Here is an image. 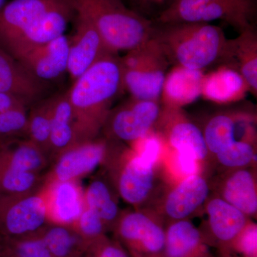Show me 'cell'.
Instances as JSON below:
<instances>
[{
    "instance_id": "cell-5",
    "label": "cell",
    "mask_w": 257,
    "mask_h": 257,
    "mask_svg": "<svg viewBox=\"0 0 257 257\" xmlns=\"http://www.w3.org/2000/svg\"><path fill=\"white\" fill-rule=\"evenodd\" d=\"M121 63L123 87L131 97L160 100L170 64L155 40L128 51Z\"/></svg>"
},
{
    "instance_id": "cell-35",
    "label": "cell",
    "mask_w": 257,
    "mask_h": 257,
    "mask_svg": "<svg viewBox=\"0 0 257 257\" xmlns=\"http://www.w3.org/2000/svg\"><path fill=\"white\" fill-rule=\"evenodd\" d=\"M131 8L144 18L156 20L175 3V0H128Z\"/></svg>"
},
{
    "instance_id": "cell-25",
    "label": "cell",
    "mask_w": 257,
    "mask_h": 257,
    "mask_svg": "<svg viewBox=\"0 0 257 257\" xmlns=\"http://www.w3.org/2000/svg\"><path fill=\"white\" fill-rule=\"evenodd\" d=\"M72 226L53 224L47 226L40 236L53 257H77L82 248L89 246Z\"/></svg>"
},
{
    "instance_id": "cell-3",
    "label": "cell",
    "mask_w": 257,
    "mask_h": 257,
    "mask_svg": "<svg viewBox=\"0 0 257 257\" xmlns=\"http://www.w3.org/2000/svg\"><path fill=\"white\" fill-rule=\"evenodd\" d=\"M76 13L87 18L108 50L118 54L141 46L152 38L155 23L118 0H69Z\"/></svg>"
},
{
    "instance_id": "cell-7",
    "label": "cell",
    "mask_w": 257,
    "mask_h": 257,
    "mask_svg": "<svg viewBox=\"0 0 257 257\" xmlns=\"http://www.w3.org/2000/svg\"><path fill=\"white\" fill-rule=\"evenodd\" d=\"M160 114V101L130 97L111 109L101 130L109 140L133 143L147 136Z\"/></svg>"
},
{
    "instance_id": "cell-32",
    "label": "cell",
    "mask_w": 257,
    "mask_h": 257,
    "mask_svg": "<svg viewBox=\"0 0 257 257\" xmlns=\"http://www.w3.org/2000/svg\"><path fill=\"white\" fill-rule=\"evenodd\" d=\"M218 162L228 168H240L249 165L256 159L253 145L248 140H236L216 155Z\"/></svg>"
},
{
    "instance_id": "cell-41",
    "label": "cell",
    "mask_w": 257,
    "mask_h": 257,
    "mask_svg": "<svg viewBox=\"0 0 257 257\" xmlns=\"http://www.w3.org/2000/svg\"><path fill=\"white\" fill-rule=\"evenodd\" d=\"M118 1H121L123 2L122 0H118Z\"/></svg>"
},
{
    "instance_id": "cell-4",
    "label": "cell",
    "mask_w": 257,
    "mask_h": 257,
    "mask_svg": "<svg viewBox=\"0 0 257 257\" xmlns=\"http://www.w3.org/2000/svg\"><path fill=\"white\" fill-rule=\"evenodd\" d=\"M256 11L255 0H175L153 22L210 23L221 20L241 33L254 28Z\"/></svg>"
},
{
    "instance_id": "cell-34",
    "label": "cell",
    "mask_w": 257,
    "mask_h": 257,
    "mask_svg": "<svg viewBox=\"0 0 257 257\" xmlns=\"http://www.w3.org/2000/svg\"><path fill=\"white\" fill-rule=\"evenodd\" d=\"M231 250L241 253L242 257H257V227L254 224H248L241 234L231 243Z\"/></svg>"
},
{
    "instance_id": "cell-27",
    "label": "cell",
    "mask_w": 257,
    "mask_h": 257,
    "mask_svg": "<svg viewBox=\"0 0 257 257\" xmlns=\"http://www.w3.org/2000/svg\"><path fill=\"white\" fill-rule=\"evenodd\" d=\"M51 96L37 101L28 111L27 139L50 156ZM50 160V159H49Z\"/></svg>"
},
{
    "instance_id": "cell-22",
    "label": "cell",
    "mask_w": 257,
    "mask_h": 257,
    "mask_svg": "<svg viewBox=\"0 0 257 257\" xmlns=\"http://www.w3.org/2000/svg\"><path fill=\"white\" fill-rule=\"evenodd\" d=\"M49 162L48 157L28 139L0 143V167L42 174Z\"/></svg>"
},
{
    "instance_id": "cell-36",
    "label": "cell",
    "mask_w": 257,
    "mask_h": 257,
    "mask_svg": "<svg viewBox=\"0 0 257 257\" xmlns=\"http://www.w3.org/2000/svg\"><path fill=\"white\" fill-rule=\"evenodd\" d=\"M94 251L93 257H130L119 243L111 242L102 238L91 245Z\"/></svg>"
},
{
    "instance_id": "cell-11",
    "label": "cell",
    "mask_w": 257,
    "mask_h": 257,
    "mask_svg": "<svg viewBox=\"0 0 257 257\" xmlns=\"http://www.w3.org/2000/svg\"><path fill=\"white\" fill-rule=\"evenodd\" d=\"M74 30L69 36L67 74L72 82L108 52L99 32L87 18L76 13Z\"/></svg>"
},
{
    "instance_id": "cell-37",
    "label": "cell",
    "mask_w": 257,
    "mask_h": 257,
    "mask_svg": "<svg viewBox=\"0 0 257 257\" xmlns=\"http://www.w3.org/2000/svg\"><path fill=\"white\" fill-rule=\"evenodd\" d=\"M176 165L181 175L185 177L197 175L199 171V161L189 152L177 151Z\"/></svg>"
},
{
    "instance_id": "cell-15",
    "label": "cell",
    "mask_w": 257,
    "mask_h": 257,
    "mask_svg": "<svg viewBox=\"0 0 257 257\" xmlns=\"http://www.w3.org/2000/svg\"><path fill=\"white\" fill-rule=\"evenodd\" d=\"M65 0H12L0 10V48Z\"/></svg>"
},
{
    "instance_id": "cell-39",
    "label": "cell",
    "mask_w": 257,
    "mask_h": 257,
    "mask_svg": "<svg viewBox=\"0 0 257 257\" xmlns=\"http://www.w3.org/2000/svg\"><path fill=\"white\" fill-rule=\"evenodd\" d=\"M219 257H236L234 256H231V253L229 252H221L220 256Z\"/></svg>"
},
{
    "instance_id": "cell-17",
    "label": "cell",
    "mask_w": 257,
    "mask_h": 257,
    "mask_svg": "<svg viewBox=\"0 0 257 257\" xmlns=\"http://www.w3.org/2000/svg\"><path fill=\"white\" fill-rule=\"evenodd\" d=\"M43 192L49 221L74 226L85 208L84 192L76 181L50 182Z\"/></svg>"
},
{
    "instance_id": "cell-10",
    "label": "cell",
    "mask_w": 257,
    "mask_h": 257,
    "mask_svg": "<svg viewBox=\"0 0 257 257\" xmlns=\"http://www.w3.org/2000/svg\"><path fill=\"white\" fill-rule=\"evenodd\" d=\"M111 142L106 138H96L62 152L55 160L49 182L76 181L91 173L105 160Z\"/></svg>"
},
{
    "instance_id": "cell-6",
    "label": "cell",
    "mask_w": 257,
    "mask_h": 257,
    "mask_svg": "<svg viewBox=\"0 0 257 257\" xmlns=\"http://www.w3.org/2000/svg\"><path fill=\"white\" fill-rule=\"evenodd\" d=\"M48 222L43 190L26 195L0 194V236H34L40 234Z\"/></svg>"
},
{
    "instance_id": "cell-24",
    "label": "cell",
    "mask_w": 257,
    "mask_h": 257,
    "mask_svg": "<svg viewBox=\"0 0 257 257\" xmlns=\"http://www.w3.org/2000/svg\"><path fill=\"white\" fill-rule=\"evenodd\" d=\"M85 207L96 213L106 226H116L120 217L116 196L106 180L96 178L90 182L84 193Z\"/></svg>"
},
{
    "instance_id": "cell-38",
    "label": "cell",
    "mask_w": 257,
    "mask_h": 257,
    "mask_svg": "<svg viewBox=\"0 0 257 257\" xmlns=\"http://www.w3.org/2000/svg\"><path fill=\"white\" fill-rule=\"evenodd\" d=\"M161 143L157 137L150 136L145 139L141 150L137 155L145 162L156 165L160 157Z\"/></svg>"
},
{
    "instance_id": "cell-31",
    "label": "cell",
    "mask_w": 257,
    "mask_h": 257,
    "mask_svg": "<svg viewBox=\"0 0 257 257\" xmlns=\"http://www.w3.org/2000/svg\"><path fill=\"white\" fill-rule=\"evenodd\" d=\"M28 108L0 111V143L27 139Z\"/></svg>"
},
{
    "instance_id": "cell-20",
    "label": "cell",
    "mask_w": 257,
    "mask_h": 257,
    "mask_svg": "<svg viewBox=\"0 0 257 257\" xmlns=\"http://www.w3.org/2000/svg\"><path fill=\"white\" fill-rule=\"evenodd\" d=\"M239 36L228 40L225 63L234 64L243 79L247 90L253 96L257 93V32L256 28L248 29Z\"/></svg>"
},
{
    "instance_id": "cell-16",
    "label": "cell",
    "mask_w": 257,
    "mask_h": 257,
    "mask_svg": "<svg viewBox=\"0 0 257 257\" xmlns=\"http://www.w3.org/2000/svg\"><path fill=\"white\" fill-rule=\"evenodd\" d=\"M83 142L85 141L67 92L51 96L50 160H55L62 152Z\"/></svg>"
},
{
    "instance_id": "cell-18",
    "label": "cell",
    "mask_w": 257,
    "mask_h": 257,
    "mask_svg": "<svg viewBox=\"0 0 257 257\" xmlns=\"http://www.w3.org/2000/svg\"><path fill=\"white\" fill-rule=\"evenodd\" d=\"M155 166L145 162L138 155L125 162L116 185L120 197L125 202L134 206L146 202L155 187Z\"/></svg>"
},
{
    "instance_id": "cell-26",
    "label": "cell",
    "mask_w": 257,
    "mask_h": 257,
    "mask_svg": "<svg viewBox=\"0 0 257 257\" xmlns=\"http://www.w3.org/2000/svg\"><path fill=\"white\" fill-rule=\"evenodd\" d=\"M171 146L177 152H187L199 162L205 160L209 151L203 132L188 120L181 119L170 126L168 133Z\"/></svg>"
},
{
    "instance_id": "cell-30",
    "label": "cell",
    "mask_w": 257,
    "mask_h": 257,
    "mask_svg": "<svg viewBox=\"0 0 257 257\" xmlns=\"http://www.w3.org/2000/svg\"><path fill=\"white\" fill-rule=\"evenodd\" d=\"M0 257H53L40 234L27 237L0 236Z\"/></svg>"
},
{
    "instance_id": "cell-9",
    "label": "cell",
    "mask_w": 257,
    "mask_h": 257,
    "mask_svg": "<svg viewBox=\"0 0 257 257\" xmlns=\"http://www.w3.org/2000/svg\"><path fill=\"white\" fill-rule=\"evenodd\" d=\"M75 15L69 0H65L1 49L18 60L32 49L64 35Z\"/></svg>"
},
{
    "instance_id": "cell-14",
    "label": "cell",
    "mask_w": 257,
    "mask_h": 257,
    "mask_svg": "<svg viewBox=\"0 0 257 257\" xmlns=\"http://www.w3.org/2000/svg\"><path fill=\"white\" fill-rule=\"evenodd\" d=\"M49 84L35 78L20 61L0 48V92L18 96L31 107L47 97Z\"/></svg>"
},
{
    "instance_id": "cell-33",
    "label": "cell",
    "mask_w": 257,
    "mask_h": 257,
    "mask_svg": "<svg viewBox=\"0 0 257 257\" xmlns=\"http://www.w3.org/2000/svg\"><path fill=\"white\" fill-rule=\"evenodd\" d=\"M73 227L91 246L104 237L106 226L94 211L85 207Z\"/></svg>"
},
{
    "instance_id": "cell-13",
    "label": "cell",
    "mask_w": 257,
    "mask_h": 257,
    "mask_svg": "<svg viewBox=\"0 0 257 257\" xmlns=\"http://www.w3.org/2000/svg\"><path fill=\"white\" fill-rule=\"evenodd\" d=\"M206 211L210 236L204 241L216 245L221 252H229L231 243L248 224V216L221 197L210 199Z\"/></svg>"
},
{
    "instance_id": "cell-12",
    "label": "cell",
    "mask_w": 257,
    "mask_h": 257,
    "mask_svg": "<svg viewBox=\"0 0 257 257\" xmlns=\"http://www.w3.org/2000/svg\"><path fill=\"white\" fill-rule=\"evenodd\" d=\"M69 45V36L64 34L29 51L18 60L35 78L50 84L67 74Z\"/></svg>"
},
{
    "instance_id": "cell-8",
    "label": "cell",
    "mask_w": 257,
    "mask_h": 257,
    "mask_svg": "<svg viewBox=\"0 0 257 257\" xmlns=\"http://www.w3.org/2000/svg\"><path fill=\"white\" fill-rule=\"evenodd\" d=\"M120 240L134 257H163L165 229L146 213L133 211L120 216L116 224Z\"/></svg>"
},
{
    "instance_id": "cell-28",
    "label": "cell",
    "mask_w": 257,
    "mask_h": 257,
    "mask_svg": "<svg viewBox=\"0 0 257 257\" xmlns=\"http://www.w3.org/2000/svg\"><path fill=\"white\" fill-rule=\"evenodd\" d=\"M202 132L209 153L214 155L237 140L236 120L231 114L212 116Z\"/></svg>"
},
{
    "instance_id": "cell-1",
    "label": "cell",
    "mask_w": 257,
    "mask_h": 257,
    "mask_svg": "<svg viewBox=\"0 0 257 257\" xmlns=\"http://www.w3.org/2000/svg\"><path fill=\"white\" fill-rule=\"evenodd\" d=\"M123 87L121 57L108 52L67 91L84 141L97 138Z\"/></svg>"
},
{
    "instance_id": "cell-2",
    "label": "cell",
    "mask_w": 257,
    "mask_h": 257,
    "mask_svg": "<svg viewBox=\"0 0 257 257\" xmlns=\"http://www.w3.org/2000/svg\"><path fill=\"white\" fill-rule=\"evenodd\" d=\"M152 39L175 67L201 72L226 62L228 40L222 29L210 23H155Z\"/></svg>"
},
{
    "instance_id": "cell-23",
    "label": "cell",
    "mask_w": 257,
    "mask_h": 257,
    "mask_svg": "<svg viewBox=\"0 0 257 257\" xmlns=\"http://www.w3.org/2000/svg\"><path fill=\"white\" fill-rule=\"evenodd\" d=\"M221 199L246 216L256 214V184L251 171L239 169L230 174L221 186Z\"/></svg>"
},
{
    "instance_id": "cell-19",
    "label": "cell",
    "mask_w": 257,
    "mask_h": 257,
    "mask_svg": "<svg viewBox=\"0 0 257 257\" xmlns=\"http://www.w3.org/2000/svg\"><path fill=\"white\" fill-rule=\"evenodd\" d=\"M209 194V184L202 176L185 177L167 194L164 204L166 215L173 221L187 219L206 202Z\"/></svg>"
},
{
    "instance_id": "cell-29",
    "label": "cell",
    "mask_w": 257,
    "mask_h": 257,
    "mask_svg": "<svg viewBox=\"0 0 257 257\" xmlns=\"http://www.w3.org/2000/svg\"><path fill=\"white\" fill-rule=\"evenodd\" d=\"M42 181V174L0 167V194L26 195L38 192Z\"/></svg>"
},
{
    "instance_id": "cell-40",
    "label": "cell",
    "mask_w": 257,
    "mask_h": 257,
    "mask_svg": "<svg viewBox=\"0 0 257 257\" xmlns=\"http://www.w3.org/2000/svg\"><path fill=\"white\" fill-rule=\"evenodd\" d=\"M6 0H0V10L5 6V5L6 4Z\"/></svg>"
},
{
    "instance_id": "cell-21",
    "label": "cell",
    "mask_w": 257,
    "mask_h": 257,
    "mask_svg": "<svg viewBox=\"0 0 257 257\" xmlns=\"http://www.w3.org/2000/svg\"><path fill=\"white\" fill-rule=\"evenodd\" d=\"M163 257H211L202 232L192 223L174 221L165 229Z\"/></svg>"
}]
</instances>
